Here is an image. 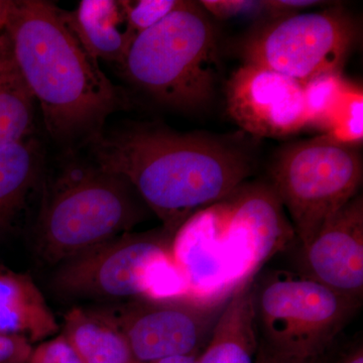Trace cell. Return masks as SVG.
Masks as SVG:
<instances>
[{
  "label": "cell",
  "mask_w": 363,
  "mask_h": 363,
  "mask_svg": "<svg viewBox=\"0 0 363 363\" xmlns=\"http://www.w3.org/2000/svg\"><path fill=\"white\" fill-rule=\"evenodd\" d=\"M28 363H83L63 333L45 340L33 350Z\"/></svg>",
  "instance_id": "cell-24"
},
{
  "label": "cell",
  "mask_w": 363,
  "mask_h": 363,
  "mask_svg": "<svg viewBox=\"0 0 363 363\" xmlns=\"http://www.w3.org/2000/svg\"><path fill=\"white\" fill-rule=\"evenodd\" d=\"M173 236L162 227L104 241L59 264L52 290L80 300L187 301L172 257Z\"/></svg>",
  "instance_id": "cell-5"
},
{
  "label": "cell",
  "mask_w": 363,
  "mask_h": 363,
  "mask_svg": "<svg viewBox=\"0 0 363 363\" xmlns=\"http://www.w3.org/2000/svg\"><path fill=\"white\" fill-rule=\"evenodd\" d=\"M89 147L92 161L125 179L172 234L233 192L255 169L252 150L238 135L183 133L157 123L117 126Z\"/></svg>",
  "instance_id": "cell-1"
},
{
  "label": "cell",
  "mask_w": 363,
  "mask_h": 363,
  "mask_svg": "<svg viewBox=\"0 0 363 363\" xmlns=\"http://www.w3.org/2000/svg\"><path fill=\"white\" fill-rule=\"evenodd\" d=\"M269 176V184L304 247L331 217L359 194L362 154L357 145L320 135L279 150Z\"/></svg>",
  "instance_id": "cell-7"
},
{
  "label": "cell",
  "mask_w": 363,
  "mask_h": 363,
  "mask_svg": "<svg viewBox=\"0 0 363 363\" xmlns=\"http://www.w3.org/2000/svg\"><path fill=\"white\" fill-rule=\"evenodd\" d=\"M35 105L13 60L0 71V150L35 135Z\"/></svg>",
  "instance_id": "cell-19"
},
{
  "label": "cell",
  "mask_w": 363,
  "mask_h": 363,
  "mask_svg": "<svg viewBox=\"0 0 363 363\" xmlns=\"http://www.w3.org/2000/svg\"><path fill=\"white\" fill-rule=\"evenodd\" d=\"M267 18H281L292 14L304 13L313 7L326 6L329 2L317 0H264ZM266 18V20H267Z\"/></svg>",
  "instance_id": "cell-26"
},
{
  "label": "cell",
  "mask_w": 363,
  "mask_h": 363,
  "mask_svg": "<svg viewBox=\"0 0 363 363\" xmlns=\"http://www.w3.org/2000/svg\"><path fill=\"white\" fill-rule=\"evenodd\" d=\"M130 84L157 102L191 111L212 99L220 70L218 38L199 1L180 6L138 35L119 67Z\"/></svg>",
  "instance_id": "cell-4"
},
{
  "label": "cell",
  "mask_w": 363,
  "mask_h": 363,
  "mask_svg": "<svg viewBox=\"0 0 363 363\" xmlns=\"http://www.w3.org/2000/svg\"><path fill=\"white\" fill-rule=\"evenodd\" d=\"M45 168V150L35 135L0 150V238L32 225Z\"/></svg>",
  "instance_id": "cell-14"
},
{
  "label": "cell",
  "mask_w": 363,
  "mask_h": 363,
  "mask_svg": "<svg viewBox=\"0 0 363 363\" xmlns=\"http://www.w3.org/2000/svg\"><path fill=\"white\" fill-rule=\"evenodd\" d=\"M227 111L255 138H286L308 125L304 85L262 67L242 64L226 84Z\"/></svg>",
  "instance_id": "cell-11"
},
{
  "label": "cell",
  "mask_w": 363,
  "mask_h": 363,
  "mask_svg": "<svg viewBox=\"0 0 363 363\" xmlns=\"http://www.w3.org/2000/svg\"><path fill=\"white\" fill-rule=\"evenodd\" d=\"M13 62V47L6 32L0 35V71Z\"/></svg>",
  "instance_id": "cell-28"
},
{
  "label": "cell",
  "mask_w": 363,
  "mask_h": 363,
  "mask_svg": "<svg viewBox=\"0 0 363 363\" xmlns=\"http://www.w3.org/2000/svg\"><path fill=\"white\" fill-rule=\"evenodd\" d=\"M182 0H121L128 26L135 37L164 20Z\"/></svg>",
  "instance_id": "cell-22"
},
{
  "label": "cell",
  "mask_w": 363,
  "mask_h": 363,
  "mask_svg": "<svg viewBox=\"0 0 363 363\" xmlns=\"http://www.w3.org/2000/svg\"><path fill=\"white\" fill-rule=\"evenodd\" d=\"M198 355L199 354L183 355V357L162 358V359L152 360V362H135L133 363H197Z\"/></svg>",
  "instance_id": "cell-30"
},
{
  "label": "cell",
  "mask_w": 363,
  "mask_h": 363,
  "mask_svg": "<svg viewBox=\"0 0 363 363\" xmlns=\"http://www.w3.org/2000/svg\"><path fill=\"white\" fill-rule=\"evenodd\" d=\"M352 83L341 73L324 74L304 84L307 128L326 133Z\"/></svg>",
  "instance_id": "cell-20"
},
{
  "label": "cell",
  "mask_w": 363,
  "mask_h": 363,
  "mask_svg": "<svg viewBox=\"0 0 363 363\" xmlns=\"http://www.w3.org/2000/svg\"><path fill=\"white\" fill-rule=\"evenodd\" d=\"M358 37L357 21L341 4L260 21L243 38V64L262 67L305 84L341 73Z\"/></svg>",
  "instance_id": "cell-8"
},
{
  "label": "cell",
  "mask_w": 363,
  "mask_h": 363,
  "mask_svg": "<svg viewBox=\"0 0 363 363\" xmlns=\"http://www.w3.org/2000/svg\"><path fill=\"white\" fill-rule=\"evenodd\" d=\"M363 94L362 88L351 84L330 128L324 135L336 142L358 145L363 138Z\"/></svg>",
  "instance_id": "cell-21"
},
{
  "label": "cell",
  "mask_w": 363,
  "mask_h": 363,
  "mask_svg": "<svg viewBox=\"0 0 363 363\" xmlns=\"http://www.w3.org/2000/svg\"><path fill=\"white\" fill-rule=\"evenodd\" d=\"M302 274L346 297L363 295V199L358 194L302 247Z\"/></svg>",
  "instance_id": "cell-12"
},
{
  "label": "cell",
  "mask_w": 363,
  "mask_h": 363,
  "mask_svg": "<svg viewBox=\"0 0 363 363\" xmlns=\"http://www.w3.org/2000/svg\"><path fill=\"white\" fill-rule=\"evenodd\" d=\"M58 331L56 317L33 279L0 264V335L33 344Z\"/></svg>",
  "instance_id": "cell-16"
},
{
  "label": "cell",
  "mask_w": 363,
  "mask_h": 363,
  "mask_svg": "<svg viewBox=\"0 0 363 363\" xmlns=\"http://www.w3.org/2000/svg\"><path fill=\"white\" fill-rule=\"evenodd\" d=\"M324 357L325 355L309 358L283 357L264 352L259 347L257 363H327Z\"/></svg>",
  "instance_id": "cell-27"
},
{
  "label": "cell",
  "mask_w": 363,
  "mask_h": 363,
  "mask_svg": "<svg viewBox=\"0 0 363 363\" xmlns=\"http://www.w3.org/2000/svg\"><path fill=\"white\" fill-rule=\"evenodd\" d=\"M143 200L123 177L67 150L45 168L32 223L35 257L59 266L79 253L130 233L145 218Z\"/></svg>",
  "instance_id": "cell-3"
},
{
  "label": "cell",
  "mask_w": 363,
  "mask_h": 363,
  "mask_svg": "<svg viewBox=\"0 0 363 363\" xmlns=\"http://www.w3.org/2000/svg\"><path fill=\"white\" fill-rule=\"evenodd\" d=\"M16 0H0V35L6 32Z\"/></svg>",
  "instance_id": "cell-29"
},
{
  "label": "cell",
  "mask_w": 363,
  "mask_h": 363,
  "mask_svg": "<svg viewBox=\"0 0 363 363\" xmlns=\"http://www.w3.org/2000/svg\"><path fill=\"white\" fill-rule=\"evenodd\" d=\"M62 333L83 363L135 362L123 332L98 308H72L64 317Z\"/></svg>",
  "instance_id": "cell-18"
},
{
  "label": "cell",
  "mask_w": 363,
  "mask_h": 363,
  "mask_svg": "<svg viewBox=\"0 0 363 363\" xmlns=\"http://www.w3.org/2000/svg\"><path fill=\"white\" fill-rule=\"evenodd\" d=\"M215 236L240 285L297 238L279 196L267 182H245L209 206Z\"/></svg>",
  "instance_id": "cell-9"
},
{
  "label": "cell",
  "mask_w": 363,
  "mask_h": 363,
  "mask_svg": "<svg viewBox=\"0 0 363 363\" xmlns=\"http://www.w3.org/2000/svg\"><path fill=\"white\" fill-rule=\"evenodd\" d=\"M171 253L190 302L225 305L240 286L215 238L209 207L182 224L174 234Z\"/></svg>",
  "instance_id": "cell-13"
},
{
  "label": "cell",
  "mask_w": 363,
  "mask_h": 363,
  "mask_svg": "<svg viewBox=\"0 0 363 363\" xmlns=\"http://www.w3.org/2000/svg\"><path fill=\"white\" fill-rule=\"evenodd\" d=\"M255 279L228 298L197 363H257L260 346L253 304Z\"/></svg>",
  "instance_id": "cell-17"
},
{
  "label": "cell",
  "mask_w": 363,
  "mask_h": 363,
  "mask_svg": "<svg viewBox=\"0 0 363 363\" xmlns=\"http://www.w3.org/2000/svg\"><path fill=\"white\" fill-rule=\"evenodd\" d=\"M224 306L140 298L98 309L123 332L135 362H147L198 354Z\"/></svg>",
  "instance_id": "cell-10"
},
{
  "label": "cell",
  "mask_w": 363,
  "mask_h": 363,
  "mask_svg": "<svg viewBox=\"0 0 363 363\" xmlns=\"http://www.w3.org/2000/svg\"><path fill=\"white\" fill-rule=\"evenodd\" d=\"M340 363H363L362 347L355 348L341 360Z\"/></svg>",
  "instance_id": "cell-31"
},
{
  "label": "cell",
  "mask_w": 363,
  "mask_h": 363,
  "mask_svg": "<svg viewBox=\"0 0 363 363\" xmlns=\"http://www.w3.org/2000/svg\"><path fill=\"white\" fill-rule=\"evenodd\" d=\"M33 344L16 336L0 335V363H28Z\"/></svg>",
  "instance_id": "cell-25"
},
{
  "label": "cell",
  "mask_w": 363,
  "mask_h": 363,
  "mask_svg": "<svg viewBox=\"0 0 363 363\" xmlns=\"http://www.w3.org/2000/svg\"><path fill=\"white\" fill-rule=\"evenodd\" d=\"M207 13L218 18H267L266 1L253 0H203L199 1Z\"/></svg>",
  "instance_id": "cell-23"
},
{
  "label": "cell",
  "mask_w": 363,
  "mask_h": 363,
  "mask_svg": "<svg viewBox=\"0 0 363 363\" xmlns=\"http://www.w3.org/2000/svg\"><path fill=\"white\" fill-rule=\"evenodd\" d=\"M63 18L93 58L123 65L135 37L128 26L121 0H82Z\"/></svg>",
  "instance_id": "cell-15"
},
{
  "label": "cell",
  "mask_w": 363,
  "mask_h": 363,
  "mask_svg": "<svg viewBox=\"0 0 363 363\" xmlns=\"http://www.w3.org/2000/svg\"><path fill=\"white\" fill-rule=\"evenodd\" d=\"M260 350L283 357L325 355L362 301L302 272L272 271L253 281Z\"/></svg>",
  "instance_id": "cell-6"
},
{
  "label": "cell",
  "mask_w": 363,
  "mask_h": 363,
  "mask_svg": "<svg viewBox=\"0 0 363 363\" xmlns=\"http://www.w3.org/2000/svg\"><path fill=\"white\" fill-rule=\"evenodd\" d=\"M6 32L45 130L66 150L92 145L112 114L130 108V98L105 75L52 2L16 0Z\"/></svg>",
  "instance_id": "cell-2"
}]
</instances>
